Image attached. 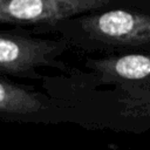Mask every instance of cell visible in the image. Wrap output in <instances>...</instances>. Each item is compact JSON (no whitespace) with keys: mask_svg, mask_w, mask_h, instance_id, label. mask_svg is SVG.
I'll use <instances>...</instances> for the list:
<instances>
[{"mask_svg":"<svg viewBox=\"0 0 150 150\" xmlns=\"http://www.w3.org/2000/svg\"><path fill=\"white\" fill-rule=\"evenodd\" d=\"M30 32L57 34L83 53H150V2L98 9Z\"/></svg>","mask_w":150,"mask_h":150,"instance_id":"6da1fadb","label":"cell"},{"mask_svg":"<svg viewBox=\"0 0 150 150\" xmlns=\"http://www.w3.org/2000/svg\"><path fill=\"white\" fill-rule=\"evenodd\" d=\"M49 79L77 88L111 86L150 94V53L130 52L88 57L83 69H70Z\"/></svg>","mask_w":150,"mask_h":150,"instance_id":"7a4b0ae2","label":"cell"},{"mask_svg":"<svg viewBox=\"0 0 150 150\" xmlns=\"http://www.w3.org/2000/svg\"><path fill=\"white\" fill-rule=\"evenodd\" d=\"M71 46L64 39L56 40L35 36L23 28L14 27L0 32V75L40 80L36 70L49 67L67 73L71 68L59 57Z\"/></svg>","mask_w":150,"mask_h":150,"instance_id":"3957f363","label":"cell"},{"mask_svg":"<svg viewBox=\"0 0 150 150\" xmlns=\"http://www.w3.org/2000/svg\"><path fill=\"white\" fill-rule=\"evenodd\" d=\"M132 0H0V22L30 30L49 27L61 21L94 11L125 6Z\"/></svg>","mask_w":150,"mask_h":150,"instance_id":"277c9868","label":"cell"},{"mask_svg":"<svg viewBox=\"0 0 150 150\" xmlns=\"http://www.w3.org/2000/svg\"><path fill=\"white\" fill-rule=\"evenodd\" d=\"M132 1H141V2H150V0H132Z\"/></svg>","mask_w":150,"mask_h":150,"instance_id":"5b68a950","label":"cell"}]
</instances>
